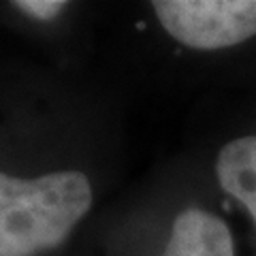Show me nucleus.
<instances>
[{
  "mask_svg": "<svg viewBox=\"0 0 256 256\" xmlns=\"http://www.w3.org/2000/svg\"><path fill=\"white\" fill-rule=\"evenodd\" d=\"M92 184L82 171L15 178L0 171V256L56 250L92 207Z\"/></svg>",
  "mask_w": 256,
  "mask_h": 256,
  "instance_id": "1",
  "label": "nucleus"
},
{
  "mask_svg": "<svg viewBox=\"0 0 256 256\" xmlns=\"http://www.w3.org/2000/svg\"><path fill=\"white\" fill-rule=\"evenodd\" d=\"M160 26L190 50H226L256 36V0H154Z\"/></svg>",
  "mask_w": 256,
  "mask_h": 256,
  "instance_id": "2",
  "label": "nucleus"
},
{
  "mask_svg": "<svg viewBox=\"0 0 256 256\" xmlns=\"http://www.w3.org/2000/svg\"><path fill=\"white\" fill-rule=\"evenodd\" d=\"M160 256H235L233 233L220 216L188 207L175 216Z\"/></svg>",
  "mask_w": 256,
  "mask_h": 256,
  "instance_id": "3",
  "label": "nucleus"
},
{
  "mask_svg": "<svg viewBox=\"0 0 256 256\" xmlns=\"http://www.w3.org/2000/svg\"><path fill=\"white\" fill-rule=\"evenodd\" d=\"M220 188L246 207L256 228V134L228 141L216 158Z\"/></svg>",
  "mask_w": 256,
  "mask_h": 256,
  "instance_id": "4",
  "label": "nucleus"
},
{
  "mask_svg": "<svg viewBox=\"0 0 256 256\" xmlns=\"http://www.w3.org/2000/svg\"><path fill=\"white\" fill-rule=\"evenodd\" d=\"M13 6L22 13H26L28 18H34L38 22H50L64 11L66 2H60V0H20V2H13Z\"/></svg>",
  "mask_w": 256,
  "mask_h": 256,
  "instance_id": "5",
  "label": "nucleus"
}]
</instances>
